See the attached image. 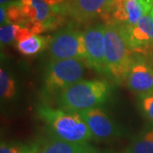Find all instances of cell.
<instances>
[{"mask_svg":"<svg viewBox=\"0 0 153 153\" xmlns=\"http://www.w3.org/2000/svg\"><path fill=\"white\" fill-rule=\"evenodd\" d=\"M111 90V85L105 81L80 80L55 95V101L60 109L78 112L105 104Z\"/></svg>","mask_w":153,"mask_h":153,"instance_id":"obj_1","label":"cell"},{"mask_svg":"<svg viewBox=\"0 0 153 153\" xmlns=\"http://www.w3.org/2000/svg\"><path fill=\"white\" fill-rule=\"evenodd\" d=\"M39 117L45 122L49 134L62 140L85 144L94 140L88 127L78 112L43 105L38 109Z\"/></svg>","mask_w":153,"mask_h":153,"instance_id":"obj_2","label":"cell"},{"mask_svg":"<svg viewBox=\"0 0 153 153\" xmlns=\"http://www.w3.org/2000/svg\"><path fill=\"white\" fill-rule=\"evenodd\" d=\"M105 75L117 82L126 80L134 62V52L126 40L121 25L105 24Z\"/></svg>","mask_w":153,"mask_h":153,"instance_id":"obj_3","label":"cell"},{"mask_svg":"<svg viewBox=\"0 0 153 153\" xmlns=\"http://www.w3.org/2000/svg\"><path fill=\"white\" fill-rule=\"evenodd\" d=\"M83 60H52L44 72V92L49 95H57L67 87L80 81L84 75Z\"/></svg>","mask_w":153,"mask_h":153,"instance_id":"obj_4","label":"cell"},{"mask_svg":"<svg viewBox=\"0 0 153 153\" xmlns=\"http://www.w3.org/2000/svg\"><path fill=\"white\" fill-rule=\"evenodd\" d=\"M49 56L52 60H86L84 34L71 26L61 29L50 38Z\"/></svg>","mask_w":153,"mask_h":153,"instance_id":"obj_5","label":"cell"},{"mask_svg":"<svg viewBox=\"0 0 153 153\" xmlns=\"http://www.w3.org/2000/svg\"><path fill=\"white\" fill-rule=\"evenodd\" d=\"M152 4L144 0H109L100 17L105 24L132 27L150 13Z\"/></svg>","mask_w":153,"mask_h":153,"instance_id":"obj_6","label":"cell"},{"mask_svg":"<svg viewBox=\"0 0 153 153\" xmlns=\"http://www.w3.org/2000/svg\"><path fill=\"white\" fill-rule=\"evenodd\" d=\"M78 113L88 127L94 140H108L124 134V130L100 107L81 111Z\"/></svg>","mask_w":153,"mask_h":153,"instance_id":"obj_7","label":"cell"},{"mask_svg":"<svg viewBox=\"0 0 153 153\" xmlns=\"http://www.w3.org/2000/svg\"><path fill=\"white\" fill-rule=\"evenodd\" d=\"M105 24L99 23L90 26L84 31L87 49V64L100 74H105Z\"/></svg>","mask_w":153,"mask_h":153,"instance_id":"obj_8","label":"cell"},{"mask_svg":"<svg viewBox=\"0 0 153 153\" xmlns=\"http://www.w3.org/2000/svg\"><path fill=\"white\" fill-rule=\"evenodd\" d=\"M109 0H75L67 4L53 6L55 14L71 17L77 23H86L100 16Z\"/></svg>","mask_w":153,"mask_h":153,"instance_id":"obj_9","label":"cell"},{"mask_svg":"<svg viewBox=\"0 0 153 153\" xmlns=\"http://www.w3.org/2000/svg\"><path fill=\"white\" fill-rule=\"evenodd\" d=\"M125 82L132 92L140 97L153 93V68L142 57L134 56Z\"/></svg>","mask_w":153,"mask_h":153,"instance_id":"obj_10","label":"cell"},{"mask_svg":"<svg viewBox=\"0 0 153 153\" xmlns=\"http://www.w3.org/2000/svg\"><path fill=\"white\" fill-rule=\"evenodd\" d=\"M126 40L134 53H143L153 45V17L150 13L143 16L136 25L123 26Z\"/></svg>","mask_w":153,"mask_h":153,"instance_id":"obj_11","label":"cell"},{"mask_svg":"<svg viewBox=\"0 0 153 153\" xmlns=\"http://www.w3.org/2000/svg\"><path fill=\"white\" fill-rule=\"evenodd\" d=\"M38 143V153H90L96 149L89 143L68 142L50 134Z\"/></svg>","mask_w":153,"mask_h":153,"instance_id":"obj_12","label":"cell"},{"mask_svg":"<svg viewBox=\"0 0 153 153\" xmlns=\"http://www.w3.org/2000/svg\"><path fill=\"white\" fill-rule=\"evenodd\" d=\"M22 10L27 20L42 23L45 30H49L54 17L52 8L44 0H20Z\"/></svg>","mask_w":153,"mask_h":153,"instance_id":"obj_13","label":"cell"},{"mask_svg":"<svg viewBox=\"0 0 153 153\" xmlns=\"http://www.w3.org/2000/svg\"><path fill=\"white\" fill-rule=\"evenodd\" d=\"M124 153H153V128L146 129L133 139Z\"/></svg>","mask_w":153,"mask_h":153,"instance_id":"obj_14","label":"cell"},{"mask_svg":"<svg viewBox=\"0 0 153 153\" xmlns=\"http://www.w3.org/2000/svg\"><path fill=\"white\" fill-rule=\"evenodd\" d=\"M50 38L34 35L25 40L17 43L16 48L20 53L24 55H33L39 53L49 44Z\"/></svg>","mask_w":153,"mask_h":153,"instance_id":"obj_15","label":"cell"},{"mask_svg":"<svg viewBox=\"0 0 153 153\" xmlns=\"http://www.w3.org/2000/svg\"><path fill=\"white\" fill-rule=\"evenodd\" d=\"M4 7L6 11V24L23 26L27 21V18L22 10L20 0L11 2L10 4Z\"/></svg>","mask_w":153,"mask_h":153,"instance_id":"obj_16","label":"cell"},{"mask_svg":"<svg viewBox=\"0 0 153 153\" xmlns=\"http://www.w3.org/2000/svg\"><path fill=\"white\" fill-rule=\"evenodd\" d=\"M38 143L1 142L0 153H38Z\"/></svg>","mask_w":153,"mask_h":153,"instance_id":"obj_17","label":"cell"},{"mask_svg":"<svg viewBox=\"0 0 153 153\" xmlns=\"http://www.w3.org/2000/svg\"><path fill=\"white\" fill-rule=\"evenodd\" d=\"M16 92V82L13 77L4 69L0 70V94L4 100L13 98Z\"/></svg>","mask_w":153,"mask_h":153,"instance_id":"obj_18","label":"cell"},{"mask_svg":"<svg viewBox=\"0 0 153 153\" xmlns=\"http://www.w3.org/2000/svg\"><path fill=\"white\" fill-rule=\"evenodd\" d=\"M19 25L6 24L1 26L0 28V40L2 44H9L12 42H16V38L19 28Z\"/></svg>","mask_w":153,"mask_h":153,"instance_id":"obj_19","label":"cell"},{"mask_svg":"<svg viewBox=\"0 0 153 153\" xmlns=\"http://www.w3.org/2000/svg\"><path fill=\"white\" fill-rule=\"evenodd\" d=\"M140 107L146 117L153 123V93L141 97Z\"/></svg>","mask_w":153,"mask_h":153,"instance_id":"obj_20","label":"cell"},{"mask_svg":"<svg viewBox=\"0 0 153 153\" xmlns=\"http://www.w3.org/2000/svg\"><path fill=\"white\" fill-rule=\"evenodd\" d=\"M0 24L1 26L6 25V11L4 6H1L0 8Z\"/></svg>","mask_w":153,"mask_h":153,"instance_id":"obj_21","label":"cell"},{"mask_svg":"<svg viewBox=\"0 0 153 153\" xmlns=\"http://www.w3.org/2000/svg\"><path fill=\"white\" fill-rule=\"evenodd\" d=\"M44 1H45L49 6H52V7L63 4L66 2V0H44Z\"/></svg>","mask_w":153,"mask_h":153,"instance_id":"obj_22","label":"cell"},{"mask_svg":"<svg viewBox=\"0 0 153 153\" xmlns=\"http://www.w3.org/2000/svg\"><path fill=\"white\" fill-rule=\"evenodd\" d=\"M11 1L12 0H0V4H1V6H6L9 4H10Z\"/></svg>","mask_w":153,"mask_h":153,"instance_id":"obj_23","label":"cell"},{"mask_svg":"<svg viewBox=\"0 0 153 153\" xmlns=\"http://www.w3.org/2000/svg\"><path fill=\"white\" fill-rule=\"evenodd\" d=\"M73 1H75V0H66V2L65 4H70V3H72Z\"/></svg>","mask_w":153,"mask_h":153,"instance_id":"obj_24","label":"cell"},{"mask_svg":"<svg viewBox=\"0 0 153 153\" xmlns=\"http://www.w3.org/2000/svg\"><path fill=\"white\" fill-rule=\"evenodd\" d=\"M150 15L153 17V4H152V10L150 11Z\"/></svg>","mask_w":153,"mask_h":153,"instance_id":"obj_25","label":"cell"},{"mask_svg":"<svg viewBox=\"0 0 153 153\" xmlns=\"http://www.w3.org/2000/svg\"><path fill=\"white\" fill-rule=\"evenodd\" d=\"M144 1H146V2H150V3H152V4H153V0H144Z\"/></svg>","mask_w":153,"mask_h":153,"instance_id":"obj_26","label":"cell"}]
</instances>
